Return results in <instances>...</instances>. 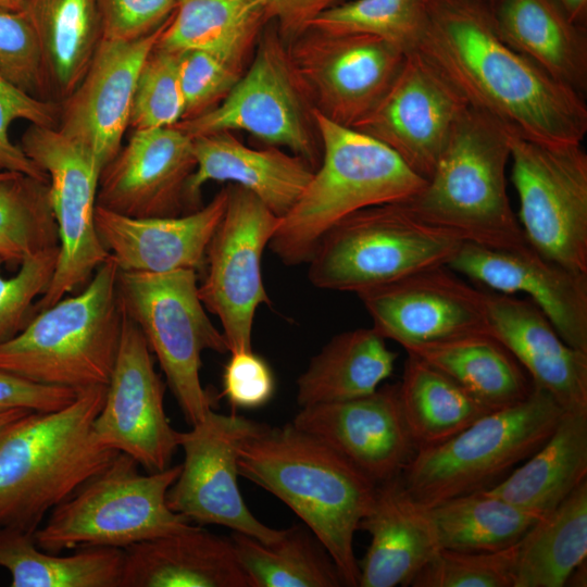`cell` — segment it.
I'll return each instance as SVG.
<instances>
[{"label": "cell", "mask_w": 587, "mask_h": 587, "mask_svg": "<svg viewBox=\"0 0 587 587\" xmlns=\"http://www.w3.org/2000/svg\"><path fill=\"white\" fill-rule=\"evenodd\" d=\"M414 51L472 109L509 133L548 145L582 143L584 97L498 35L488 0H423Z\"/></svg>", "instance_id": "obj_1"}, {"label": "cell", "mask_w": 587, "mask_h": 587, "mask_svg": "<svg viewBox=\"0 0 587 587\" xmlns=\"http://www.w3.org/2000/svg\"><path fill=\"white\" fill-rule=\"evenodd\" d=\"M238 472L287 504L326 549L344 586H359L354 534L377 485L292 423L260 427L238 448Z\"/></svg>", "instance_id": "obj_2"}, {"label": "cell", "mask_w": 587, "mask_h": 587, "mask_svg": "<svg viewBox=\"0 0 587 587\" xmlns=\"http://www.w3.org/2000/svg\"><path fill=\"white\" fill-rule=\"evenodd\" d=\"M105 392L82 389L66 407L32 411L0 436V529L35 534L48 512L120 453L93 434Z\"/></svg>", "instance_id": "obj_3"}, {"label": "cell", "mask_w": 587, "mask_h": 587, "mask_svg": "<svg viewBox=\"0 0 587 587\" xmlns=\"http://www.w3.org/2000/svg\"><path fill=\"white\" fill-rule=\"evenodd\" d=\"M322 145L320 165L268 242L287 265L308 263L323 236L362 209L404 202L426 179L383 142L314 111Z\"/></svg>", "instance_id": "obj_4"}, {"label": "cell", "mask_w": 587, "mask_h": 587, "mask_svg": "<svg viewBox=\"0 0 587 587\" xmlns=\"http://www.w3.org/2000/svg\"><path fill=\"white\" fill-rule=\"evenodd\" d=\"M509 160V132L467 105L424 187L400 203L464 242L519 247L526 239L507 192Z\"/></svg>", "instance_id": "obj_5"}, {"label": "cell", "mask_w": 587, "mask_h": 587, "mask_svg": "<svg viewBox=\"0 0 587 587\" xmlns=\"http://www.w3.org/2000/svg\"><path fill=\"white\" fill-rule=\"evenodd\" d=\"M117 273L109 255L77 295L36 313L0 344V372L76 391L108 386L124 320Z\"/></svg>", "instance_id": "obj_6"}, {"label": "cell", "mask_w": 587, "mask_h": 587, "mask_svg": "<svg viewBox=\"0 0 587 587\" xmlns=\"http://www.w3.org/2000/svg\"><path fill=\"white\" fill-rule=\"evenodd\" d=\"M138 466L120 452L51 511L34 534L36 545L51 553L87 547L125 549L192 525L166 499L180 464L145 474Z\"/></svg>", "instance_id": "obj_7"}, {"label": "cell", "mask_w": 587, "mask_h": 587, "mask_svg": "<svg viewBox=\"0 0 587 587\" xmlns=\"http://www.w3.org/2000/svg\"><path fill=\"white\" fill-rule=\"evenodd\" d=\"M563 413L550 394L534 386L526 399L416 451L401 475L403 485L425 507L489 488L548 439Z\"/></svg>", "instance_id": "obj_8"}, {"label": "cell", "mask_w": 587, "mask_h": 587, "mask_svg": "<svg viewBox=\"0 0 587 587\" xmlns=\"http://www.w3.org/2000/svg\"><path fill=\"white\" fill-rule=\"evenodd\" d=\"M463 242L415 217L400 202L373 205L345 217L323 236L308 262V277L317 288L358 295L447 265Z\"/></svg>", "instance_id": "obj_9"}, {"label": "cell", "mask_w": 587, "mask_h": 587, "mask_svg": "<svg viewBox=\"0 0 587 587\" xmlns=\"http://www.w3.org/2000/svg\"><path fill=\"white\" fill-rule=\"evenodd\" d=\"M117 295L124 313L138 326L155 355L187 423L213 410L200 380L204 350L229 352L227 340L207 315L199 297L198 273L120 271Z\"/></svg>", "instance_id": "obj_10"}, {"label": "cell", "mask_w": 587, "mask_h": 587, "mask_svg": "<svg viewBox=\"0 0 587 587\" xmlns=\"http://www.w3.org/2000/svg\"><path fill=\"white\" fill-rule=\"evenodd\" d=\"M176 127L191 138L243 130L267 146L287 148L314 171L322 158L314 109L273 22L262 29L249 65L226 98L207 113L182 121Z\"/></svg>", "instance_id": "obj_11"}, {"label": "cell", "mask_w": 587, "mask_h": 587, "mask_svg": "<svg viewBox=\"0 0 587 587\" xmlns=\"http://www.w3.org/2000/svg\"><path fill=\"white\" fill-rule=\"evenodd\" d=\"M511 180L527 242L563 266L587 273V153L509 133Z\"/></svg>", "instance_id": "obj_12"}, {"label": "cell", "mask_w": 587, "mask_h": 587, "mask_svg": "<svg viewBox=\"0 0 587 587\" xmlns=\"http://www.w3.org/2000/svg\"><path fill=\"white\" fill-rule=\"evenodd\" d=\"M20 147L49 177L59 232V259L52 280L34 305V315L67 294L82 290L109 258L95 226L101 168L84 148L55 127L33 125Z\"/></svg>", "instance_id": "obj_13"}, {"label": "cell", "mask_w": 587, "mask_h": 587, "mask_svg": "<svg viewBox=\"0 0 587 587\" xmlns=\"http://www.w3.org/2000/svg\"><path fill=\"white\" fill-rule=\"evenodd\" d=\"M224 215L209 243L199 297L220 320L229 352L252 350L257 309L271 300L261 261L278 217L249 190L229 184Z\"/></svg>", "instance_id": "obj_14"}, {"label": "cell", "mask_w": 587, "mask_h": 587, "mask_svg": "<svg viewBox=\"0 0 587 587\" xmlns=\"http://www.w3.org/2000/svg\"><path fill=\"white\" fill-rule=\"evenodd\" d=\"M287 51L315 112L353 127L380 101L400 72L405 53L365 34L309 27Z\"/></svg>", "instance_id": "obj_15"}, {"label": "cell", "mask_w": 587, "mask_h": 587, "mask_svg": "<svg viewBox=\"0 0 587 587\" xmlns=\"http://www.w3.org/2000/svg\"><path fill=\"white\" fill-rule=\"evenodd\" d=\"M260 425L242 415L210 410L189 430L178 432L184 462L167 491L168 507L200 526H226L264 544L278 540L285 529L259 521L248 509L237 483L239 445Z\"/></svg>", "instance_id": "obj_16"}, {"label": "cell", "mask_w": 587, "mask_h": 587, "mask_svg": "<svg viewBox=\"0 0 587 587\" xmlns=\"http://www.w3.org/2000/svg\"><path fill=\"white\" fill-rule=\"evenodd\" d=\"M164 392L165 385L142 333L124 313L104 402L93 421L98 442L129 455L149 473L171 466L178 432L165 413Z\"/></svg>", "instance_id": "obj_17"}, {"label": "cell", "mask_w": 587, "mask_h": 587, "mask_svg": "<svg viewBox=\"0 0 587 587\" xmlns=\"http://www.w3.org/2000/svg\"><path fill=\"white\" fill-rule=\"evenodd\" d=\"M373 327L404 350L490 332L486 291L447 265L427 267L358 294Z\"/></svg>", "instance_id": "obj_18"}, {"label": "cell", "mask_w": 587, "mask_h": 587, "mask_svg": "<svg viewBox=\"0 0 587 587\" xmlns=\"http://www.w3.org/2000/svg\"><path fill=\"white\" fill-rule=\"evenodd\" d=\"M467 103L412 51L377 105L353 129L394 150L416 174L430 177Z\"/></svg>", "instance_id": "obj_19"}, {"label": "cell", "mask_w": 587, "mask_h": 587, "mask_svg": "<svg viewBox=\"0 0 587 587\" xmlns=\"http://www.w3.org/2000/svg\"><path fill=\"white\" fill-rule=\"evenodd\" d=\"M447 266L491 291L527 295L567 345L587 353V273L563 266L527 240L505 249L463 242Z\"/></svg>", "instance_id": "obj_20"}, {"label": "cell", "mask_w": 587, "mask_h": 587, "mask_svg": "<svg viewBox=\"0 0 587 587\" xmlns=\"http://www.w3.org/2000/svg\"><path fill=\"white\" fill-rule=\"evenodd\" d=\"M164 24L134 40L102 39L77 87L60 102L57 129L88 151L101 172L122 148L140 68Z\"/></svg>", "instance_id": "obj_21"}, {"label": "cell", "mask_w": 587, "mask_h": 587, "mask_svg": "<svg viewBox=\"0 0 587 587\" xmlns=\"http://www.w3.org/2000/svg\"><path fill=\"white\" fill-rule=\"evenodd\" d=\"M349 461L376 485L402 475L416 453L398 384L338 402L302 407L291 422Z\"/></svg>", "instance_id": "obj_22"}, {"label": "cell", "mask_w": 587, "mask_h": 587, "mask_svg": "<svg viewBox=\"0 0 587 587\" xmlns=\"http://www.w3.org/2000/svg\"><path fill=\"white\" fill-rule=\"evenodd\" d=\"M195 167L192 138L176 126L133 130L100 174L97 205L138 218L188 213Z\"/></svg>", "instance_id": "obj_23"}, {"label": "cell", "mask_w": 587, "mask_h": 587, "mask_svg": "<svg viewBox=\"0 0 587 587\" xmlns=\"http://www.w3.org/2000/svg\"><path fill=\"white\" fill-rule=\"evenodd\" d=\"M227 186L196 211L176 216L130 217L99 205L95 210L98 237L120 271L202 273L209 243L224 215Z\"/></svg>", "instance_id": "obj_24"}, {"label": "cell", "mask_w": 587, "mask_h": 587, "mask_svg": "<svg viewBox=\"0 0 587 587\" xmlns=\"http://www.w3.org/2000/svg\"><path fill=\"white\" fill-rule=\"evenodd\" d=\"M490 333L513 354L533 386L564 411L587 410V353L567 345L529 299L486 291Z\"/></svg>", "instance_id": "obj_25"}, {"label": "cell", "mask_w": 587, "mask_h": 587, "mask_svg": "<svg viewBox=\"0 0 587 587\" xmlns=\"http://www.w3.org/2000/svg\"><path fill=\"white\" fill-rule=\"evenodd\" d=\"M192 150L196 167L185 191L188 213L201 208L204 184L223 182L249 190L280 218L297 202L314 173L302 158L278 147H248L233 132L192 137Z\"/></svg>", "instance_id": "obj_26"}, {"label": "cell", "mask_w": 587, "mask_h": 587, "mask_svg": "<svg viewBox=\"0 0 587 587\" xmlns=\"http://www.w3.org/2000/svg\"><path fill=\"white\" fill-rule=\"evenodd\" d=\"M359 529L371 537L359 562L360 587L410 586L440 550L425 507L408 492L401 475L377 485Z\"/></svg>", "instance_id": "obj_27"}, {"label": "cell", "mask_w": 587, "mask_h": 587, "mask_svg": "<svg viewBox=\"0 0 587 587\" xmlns=\"http://www.w3.org/2000/svg\"><path fill=\"white\" fill-rule=\"evenodd\" d=\"M121 587H251L230 538L200 525L124 549Z\"/></svg>", "instance_id": "obj_28"}, {"label": "cell", "mask_w": 587, "mask_h": 587, "mask_svg": "<svg viewBox=\"0 0 587 587\" xmlns=\"http://www.w3.org/2000/svg\"><path fill=\"white\" fill-rule=\"evenodd\" d=\"M501 39L550 77L584 97L587 90V28L574 23L557 0H492Z\"/></svg>", "instance_id": "obj_29"}, {"label": "cell", "mask_w": 587, "mask_h": 587, "mask_svg": "<svg viewBox=\"0 0 587 587\" xmlns=\"http://www.w3.org/2000/svg\"><path fill=\"white\" fill-rule=\"evenodd\" d=\"M527 459L486 490L544 516L587 480V410L564 411L548 439Z\"/></svg>", "instance_id": "obj_30"}, {"label": "cell", "mask_w": 587, "mask_h": 587, "mask_svg": "<svg viewBox=\"0 0 587 587\" xmlns=\"http://www.w3.org/2000/svg\"><path fill=\"white\" fill-rule=\"evenodd\" d=\"M267 23L261 0H179L155 48L204 51L245 72Z\"/></svg>", "instance_id": "obj_31"}, {"label": "cell", "mask_w": 587, "mask_h": 587, "mask_svg": "<svg viewBox=\"0 0 587 587\" xmlns=\"http://www.w3.org/2000/svg\"><path fill=\"white\" fill-rule=\"evenodd\" d=\"M40 47L52 101L67 98L103 38L98 0H24L21 9Z\"/></svg>", "instance_id": "obj_32"}, {"label": "cell", "mask_w": 587, "mask_h": 587, "mask_svg": "<svg viewBox=\"0 0 587 587\" xmlns=\"http://www.w3.org/2000/svg\"><path fill=\"white\" fill-rule=\"evenodd\" d=\"M397 357L374 327L341 333L298 378L297 402L302 408L370 395L392 374Z\"/></svg>", "instance_id": "obj_33"}, {"label": "cell", "mask_w": 587, "mask_h": 587, "mask_svg": "<svg viewBox=\"0 0 587 587\" xmlns=\"http://www.w3.org/2000/svg\"><path fill=\"white\" fill-rule=\"evenodd\" d=\"M405 351L446 373L492 411L526 399L534 387L522 365L490 332Z\"/></svg>", "instance_id": "obj_34"}, {"label": "cell", "mask_w": 587, "mask_h": 587, "mask_svg": "<svg viewBox=\"0 0 587 587\" xmlns=\"http://www.w3.org/2000/svg\"><path fill=\"white\" fill-rule=\"evenodd\" d=\"M398 392L416 451L448 440L492 411L446 373L411 353Z\"/></svg>", "instance_id": "obj_35"}, {"label": "cell", "mask_w": 587, "mask_h": 587, "mask_svg": "<svg viewBox=\"0 0 587 587\" xmlns=\"http://www.w3.org/2000/svg\"><path fill=\"white\" fill-rule=\"evenodd\" d=\"M587 560V480L520 540L513 587H563Z\"/></svg>", "instance_id": "obj_36"}, {"label": "cell", "mask_w": 587, "mask_h": 587, "mask_svg": "<svg viewBox=\"0 0 587 587\" xmlns=\"http://www.w3.org/2000/svg\"><path fill=\"white\" fill-rule=\"evenodd\" d=\"M124 549L80 548L71 555L40 549L34 534L0 529V567L13 587H121Z\"/></svg>", "instance_id": "obj_37"}, {"label": "cell", "mask_w": 587, "mask_h": 587, "mask_svg": "<svg viewBox=\"0 0 587 587\" xmlns=\"http://www.w3.org/2000/svg\"><path fill=\"white\" fill-rule=\"evenodd\" d=\"M425 509L440 549L458 551L508 548L519 542L541 517L486 489L457 496Z\"/></svg>", "instance_id": "obj_38"}, {"label": "cell", "mask_w": 587, "mask_h": 587, "mask_svg": "<svg viewBox=\"0 0 587 587\" xmlns=\"http://www.w3.org/2000/svg\"><path fill=\"white\" fill-rule=\"evenodd\" d=\"M230 540L251 587L344 586L336 564L310 529L294 526L271 544L238 532Z\"/></svg>", "instance_id": "obj_39"}, {"label": "cell", "mask_w": 587, "mask_h": 587, "mask_svg": "<svg viewBox=\"0 0 587 587\" xmlns=\"http://www.w3.org/2000/svg\"><path fill=\"white\" fill-rule=\"evenodd\" d=\"M59 243L49 182L20 173L0 180V258L4 263L20 265Z\"/></svg>", "instance_id": "obj_40"}, {"label": "cell", "mask_w": 587, "mask_h": 587, "mask_svg": "<svg viewBox=\"0 0 587 587\" xmlns=\"http://www.w3.org/2000/svg\"><path fill=\"white\" fill-rule=\"evenodd\" d=\"M424 23L423 0H351L326 10L310 27L371 35L407 54L414 51Z\"/></svg>", "instance_id": "obj_41"}, {"label": "cell", "mask_w": 587, "mask_h": 587, "mask_svg": "<svg viewBox=\"0 0 587 587\" xmlns=\"http://www.w3.org/2000/svg\"><path fill=\"white\" fill-rule=\"evenodd\" d=\"M180 53L154 48L135 86L129 126L133 130L176 126L184 115L179 79Z\"/></svg>", "instance_id": "obj_42"}, {"label": "cell", "mask_w": 587, "mask_h": 587, "mask_svg": "<svg viewBox=\"0 0 587 587\" xmlns=\"http://www.w3.org/2000/svg\"><path fill=\"white\" fill-rule=\"evenodd\" d=\"M520 541L497 551L440 549L412 587H513Z\"/></svg>", "instance_id": "obj_43"}, {"label": "cell", "mask_w": 587, "mask_h": 587, "mask_svg": "<svg viewBox=\"0 0 587 587\" xmlns=\"http://www.w3.org/2000/svg\"><path fill=\"white\" fill-rule=\"evenodd\" d=\"M60 247L27 257L11 277L0 272V344L20 334L34 316V305L49 287ZM4 261L0 258V270Z\"/></svg>", "instance_id": "obj_44"}, {"label": "cell", "mask_w": 587, "mask_h": 587, "mask_svg": "<svg viewBox=\"0 0 587 587\" xmlns=\"http://www.w3.org/2000/svg\"><path fill=\"white\" fill-rule=\"evenodd\" d=\"M0 74L28 95L51 100L38 39L22 10L0 7Z\"/></svg>", "instance_id": "obj_45"}, {"label": "cell", "mask_w": 587, "mask_h": 587, "mask_svg": "<svg viewBox=\"0 0 587 587\" xmlns=\"http://www.w3.org/2000/svg\"><path fill=\"white\" fill-rule=\"evenodd\" d=\"M60 102L41 100L23 91L0 74V172L24 174L49 182L38 167L9 136L14 121L25 120L33 125L55 127L59 123Z\"/></svg>", "instance_id": "obj_46"}, {"label": "cell", "mask_w": 587, "mask_h": 587, "mask_svg": "<svg viewBox=\"0 0 587 587\" xmlns=\"http://www.w3.org/2000/svg\"><path fill=\"white\" fill-rule=\"evenodd\" d=\"M243 71L199 50L180 53L179 79L184 97L183 120H191L220 104ZM180 121V122H182Z\"/></svg>", "instance_id": "obj_47"}, {"label": "cell", "mask_w": 587, "mask_h": 587, "mask_svg": "<svg viewBox=\"0 0 587 587\" xmlns=\"http://www.w3.org/2000/svg\"><path fill=\"white\" fill-rule=\"evenodd\" d=\"M103 38L134 40L161 27L179 0H98Z\"/></svg>", "instance_id": "obj_48"}, {"label": "cell", "mask_w": 587, "mask_h": 587, "mask_svg": "<svg viewBox=\"0 0 587 587\" xmlns=\"http://www.w3.org/2000/svg\"><path fill=\"white\" fill-rule=\"evenodd\" d=\"M270 365L252 350L230 353L223 372V392L234 408L258 409L273 397Z\"/></svg>", "instance_id": "obj_49"}, {"label": "cell", "mask_w": 587, "mask_h": 587, "mask_svg": "<svg viewBox=\"0 0 587 587\" xmlns=\"http://www.w3.org/2000/svg\"><path fill=\"white\" fill-rule=\"evenodd\" d=\"M77 392L71 388L36 384L0 372V412L11 409H26L35 412L59 410L70 404Z\"/></svg>", "instance_id": "obj_50"}, {"label": "cell", "mask_w": 587, "mask_h": 587, "mask_svg": "<svg viewBox=\"0 0 587 587\" xmlns=\"http://www.w3.org/2000/svg\"><path fill=\"white\" fill-rule=\"evenodd\" d=\"M267 22H273L283 41L289 45L326 10L345 0H261Z\"/></svg>", "instance_id": "obj_51"}, {"label": "cell", "mask_w": 587, "mask_h": 587, "mask_svg": "<svg viewBox=\"0 0 587 587\" xmlns=\"http://www.w3.org/2000/svg\"><path fill=\"white\" fill-rule=\"evenodd\" d=\"M569 17L576 24L587 25V0H557Z\"/></svg>", "instance_id": "obj_52"}, {"label": "cell", "mask_w": 587, "mask_h": 587, "mask_svg": "<svg viewBox=\"0 0 587 587\" xmlns=\"http://www.w3.org/2000/svg\"><path fill=\"white\" fill-rule=\"evenodd\" d=\"M32 412L26 409H11L0 412V436L8 429L14 422L20 420Z\"/></svg>", "instance_id": "obj_53"}, {"label": "cell", "mask_w": 587, "mask_h": 587, "mask_svg": "<svg viewBox=\"0 0 587 587\" xmlns=\"http://www.w3.org/2000/svg\"><path fill=\"white\" fill-rule=\"evenodd\" d=\"M586 561H584L574 570V572L571 574L570 578L567 579L566 585L569 583H572L570 584L571 586H586V577H587Z\"/></svg>", "instance_id": "obj_54"}, {"label": "cell", "mask_w": 587, "mask_h": 587, "mask_svg": "<svg viewBox=\"0 0 587 587\" xmlns=\"http://www.w3.org/2000/svg\"><path fill=\"white\" fill-rule=\"evenodd\" d=\"M24 0H0V7L20 10Z\"/></svg>", "instance_id": "obj_55"}, {"label": "cell", "mask_w": 587, "mask_h": 587, "mask_svg": "<svg viewBox=\"0 0 587 587\" xmlns=\"http://www.w3.org/2000/svg\"><path fill=\"white\" fill-rule=\"evenodd\" d=\"M13 174H15V173H13V172H0V180L10 177Z\"/></svg>", "instance_id": "obj_56"}, {"label": "cell", "mask_w": 587, "mask_h": 587, "mask_svg": "<svg viewBox=\"0 0 587 587\" xmlns=\"http://www.w3.org/2000/svg\"><path fill=\"white\" fill-rule=\"evenodd\" d=\"M489 2H491L492 0H488Z\"/></svg>", "instance_id": "obj_57"}]
</instances>
